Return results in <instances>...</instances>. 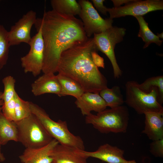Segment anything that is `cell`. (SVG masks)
I'll return each mask as SVG.
<instances>
[{
	"label": "cell",
	"instance_id": "34",
	"mask_svg": "<svg viewBox=\"0 0 163 163\" xmlns=\"http://www.w3.org/2000/svg\"><path fill=\"white\" fill-rule=\"evenodd\" d=\"M157 37L159 38H161L162 39L163 38V32L161 33L160 34H159L158 33H157Z\"/></svg>",
	"mask_w": 163,
	"mask_h": 163
},
{
	"label": "cell",
	"instance_id": "6",
	"mask_svg": "<svg viewBox=\"0 0 163 163\" xmlns=\"http://www.w3.org/2000/svg\"><path fill=\"white\" fill-rule=\"evenodd\" d=\"M15 122L18 130V142L26 148L43 147L53 139L32 113L24 119Z\"/></svg>",
	"mask_w": 163,
	"mask_h": 163
},
{
	"label": "cell",
	"instance_id": "33",
	"mask_svg": "<svg viewBox=\"0 0 163 163\" xmlns=\"http://www.w3.org/2000/svg\"><path fill=\"white\" fill-rule=\"evenodd\" d=\"M1 147V145L0 143V161L3 162L5 160V158L2 152Z\"/></svg>",
	"mask_w": 163,
	"mask_h": 163
},
{
	"label": "cell",
	"instance_id": "24",
	"mask_svg": "<svg viewBox=\"0 0 163 163\" xmlns=\"http://www.w3.org/2000/svg\"><path fill=\"white\" fill-rule=\"evenodd\" d=\"M8 32L4 26L0 24V70L6 64L8 57L10 46Z\"/></svg>",
	"mask_w": 163,
	"mask_h": 163
},
{
	"label": "cell",
	"instance_id": "30",
	"mask_svg": "<svg viewBox=\"0 0 163 163\" xmlns=\"http://www.w3.org/2000/svg\"><path fill=\"white\" fill-rule=\"evenodd\" d=\"M93 5L100 12L104 15H107L108 9L104 5V0H92Z\"/></svg>",
	"mask_w": 163,
	"mask_h": 163
},
{
	"label": "cell",
	"instance_id": "3",
	"mask_svg": "<svg viewBox=\"0 0 163 163\" xmlns=\"http://www.w3.org/2000/svg\"><path fill=\"white\" fill-rule=\"evenodd\" d=\"M30 107L32 113L37 117L50 135L59 144L78 150H85L82 139L69 131L66 121H54L43 109L30 102Z\"/></svg>",
	"mask_w": 163,
	"mask_h": 163
},
{
	"label": "cell",
	"instance_id": "20",
	"mask_svg": "<svg viewBox=\"0 0 163 163\" xmlns=\"http://www.w3.org/2000/svg\"><path fill=\"white\" fill-rule=\"evenodd\" d=\"M53 10L61 14L75 16L79 15L81 8L75 0H51Z\"/></svg>",
	"mask_w": 163,
	"mask_h": 163
},
{
	"label": "cell",
	"instance_id": "13",
	"mask_svg": "<svg viewBox=\"0 0 163 163\" xmlns=\"http://www.w3.org/2000/svg\"><path fill=\"white\" fill-rule=\"evenodd\" d=\"M59 142L53 139L46 145L37 148H26L19 156L22 163H53L51 154Z\"/></svg>",
	"mask_w": 163,
	"mask_h": 163
},
{
	"label": "cell",
	"instance_id": "25",
	"mask_svg": "<svg viewBox=\"0 0 163 163\" xmlns=\"http://www.w3.org/2000/svg\"><path fill=\"white\" fill-rule=\"evenodd\" d=\"M14 98L15 121L24 119L32 114L30 107V102L21 99L17 92L15 94Z\"/></svg>",
	"mask_w": 163,
	"mask_h": 163
},
{
	"label": "cell",
	"instance_id": "10",
	"mask_svg": "<svg viewBox=\"0 0 163 163\" xmlns=\"http://www.w3.org/2000/svg\"><path fill=\"white\" fill-rule=\"evenodd\" d=\"M163 9L162 0H133L124 6L108 8V12L109 18L113 19L127 15L142 16L150 12Z\"/></svg>",
	"mask_w": 163,
	"mask_h": 163
},
{
	"label": "cell",
	"instance_id": "26",
	"mask_svg": "<svg viewBox=\"0 0 163 163\" xmlns=\"http://www.w3.org/2000/svg\"><path fill=\"white\" fill-rule=\"evenodd\" d=\"M2 82L4 85L2 99L5 104L14 98L16 92L15 89L16 81L13 77L8 75L4 78Z\"/></svg>",
	"mask_w": 163,
	"mask_h": 163
},
{
	"label": "cell",
	"instance_id": "1",
	"mask_svg": "<svg viewBox=\"0 0 163 163\" xmlns=\"http://www.w3.org/2000/svg\"><path fill=\"white\" fill-rule=\"evenodd\" d=\"M34 25L36 29H40L44 41L43 74L57 72L62 53L73 44L88 38L81 19L53 10L45 11Z\"/></svg>",
	"mask_w": 163,
	"mask_h": 163
},
{
	"label": "cell",
	"instance_id": "4",
	"mask_svg": "<svg viewBox=\"0 0 163 163\" xmlns=\"http://www.w3.org/2000/svg\"><path fill=\"white\" fill-rule=\"evenodd\" d=\"M129 117L127 108L123 105L106 109L96 115L91 113L86 116L85 121L102 133H125L128 126Z\"/></svg>",
	"mask_w": 163,
	"mask_h": 163
},
{
	"label": "cell",
	"instance_id": "36",
	"mask_svg": "<svg viewBox=\"0 0 163 163\" xmlns=\"http://www.w3.org/2000/svg\"></svg>",
	"mask_w": 163,
	"mask_h": 163
},
{
	"label": "cell",
	"instance_id": "12",
	"mask_svg": "<svg viewBox=\"0 0 163 163\" xmlns=\"http://www.w3.org/2000/svg\"><path fill=\"white\" fill-rule=\"evenodd\" d=\"M79 152L87 158L92 157L107 163H127L124 158L123 150L116 146L106 143L100 145L95 151L88 152L78 150Z\"/></svg>",
	"mask_w": 163,
	"mask_h": 163
},
{
	"label": "cell",
	"instance_id": "35",
	"mask_svg": "<svg viewBox=\"0 0 163 163\" xmlns=\"http://www.w3.org/2000/svg\"><path fill=\"white\" fill-rule=\"evenodd\" d=\"M127 163H137L135 160L128 161Z\"/></svg>",
	"mask_w": 163,
	"mask_h": 163
},
{
	"label": "cell",
	"instance_id": "32",
	"mask_svg": "<svg viewBox=\"0 0 163 163\" xmlns=\"http://www.w3.org/2000/svg\"><path fill=\"white\" fill-rule=\"evenodd\" d=\"M3 92L0 91V112L2 111V107L4 104V101L2 99Z\"/></svg>",
	"mask_w": 163,
	"mask_h": 163
},
{
	"label": "cell",
	"instance_id": "18",
	"mask_svg": "<svg viewBox=\"0 0 163 163\" xmlns=\"http://www.w3.org/2000/svg\"><path fill=\"white\" fill-rule=\"evenodd\" d=\"M10 141L18 142V132L14 121L7 119L0 112V143L4 145Z\"/></svg>",
	"mask_w": 163,
	"mask_h": 163
},
{
	"label": "cell",
	"instance_id": "5",
	"mask_svg": "<svg viewBox=\"0 0 163 163\" xmlns=\"http://www.w3.org/2000/svg\"><path fill=\"white\" fill-rule=\"evenodd\" d=\"M139 85L133 80L126 82L124 102L139 114L149 112L163 113V107L158 101L157 88H153L149 92H146L140 88Z\"/></svg>",
	"mask_w": 163,
	"mask_h": 163
},
{
	"label": "cell",
	"instance_id": "17",
	"mask_svg": "<svg viewBox=\"0 0 163 163\" xmlns=\"http://www.w3.org/2000/svg\"><path fill=\"white\" fill-rule=\"evenodd\" d=\"M145 127L142 133L152 141L163 138V113H145Z\"/></svg>",
	"mask_w": 163,
	"mask_h": 163
},
{
	"label": "cell",
	"instance_id": "19",
	"mask_svg": "<svg viewBox=\"0 0 163 163\" xmlns=\"http://www.w3.org/2000/svg\"><path fill=\"white\" fill-rule=\"evenodd\" d=\"M56 75L61 88L59 96L69 95L72 96L76 99L84 93L81 86L74 80L58 73Z\"/></svg>",
	"mask_w": 163,
	"mask_h": 163
},
{
	"label": "cell",
	"instance_id": "15",
	"mask_svg": "<svg viewBox=\"0 0 163 163\" xmlns=\"http://www.w3.org/2000/svg\"><path fill=\"white\" fill-rule=\"evenodd\" d=\"M75 104L83 116H86L92 111L97 113L106 109V104L99 93L84 92L76 99Z\"/></svg>",
	"mask_w": 163,
	"mask_h": 163
},
{
	"label": "cell",
	"instance_id": "31",
	"mask_svg": "<svg viewBox=\"0 0 163 163\" xmlns=\"http://www.w3.org/2000/svg\"><path fill=\"white\" fill-rule=\"evenodd\" d=\"M133 0H111L113 2L114 8H117L121 6V5L124 4H126Z\"/></svg>",
	"mask_w": 163,
	"mask_h": 163
},
{
	"label": "cell",
	"instance_id": "23",
	"mask_svg": "<svg viewBox=\"0 0 163 163\" xmlns=\"http://www.w3.org/2000/svg\"><path fill=\"white\" fill-rule=\"evenodd\" d=\"M140 88L146 92H149L154 88H157L158 92V101L161 104L163 102V76L152 77L146 79L139 85Z\"/></svg>",
	"mask_w": 163,
	"mask_h": 163
},
{
	"label": "cell",
	"instance_id": "29",
	"mask_svg": "<svg viewBox=\"0 0 163 163\" xmlns=\"http://www.w3.org/2000/svg\"><path fill=\"white\" fill-rule=\"evenodd\" d=\"M97 50H94L91 52V55L93 61L95 66L98 67L104 68V59L97 53Z\"/></svg>",
	"mask_w": 163,
	"mask_h": 163
},
{
	"label": "cell",
	"instance_id": "14",
	"mask_svg": "<svg viewBox=\"0 0 163 163\" xmlns=\"http://www.w3.org/2000/svg\"><path fill=\"white\" fill-rule=\"evenodd\" d=\"M31 91L35 96L45 94L59 95L61 86L56 75L54 74H43L32 84Z\"/></svg>",
	"mask_w": 163,
	"mask_h": 163
},
{
	"label": "cell",
	"instance_id": "2",
	"mask_svg": "<svg viewBox=\"0 0 163 163\" xmlns=\"http://www.w3.org/2000/svg\"><path fill=\"white\" fill-rule=\"evenodd\" d=\"M95 50L93 38L73 44L62 53L57 72L75 80L84 92L99 93L107 88V82L93 61L91 53Z\"/></svg>",
	"mask_w": 163,
	"mask_h": 163
},
{
	"label": "cell",
	"instance_id": "28",
	"mask_svg": "<svg viewBox=\"0 0 163 163\" xmlns=\"http://www.w3.org/2000/svg\"><path fill=\"white\" fill-rule=\"evenodd\" d=\"M150 152L157 157H163V138L152 141L150 144Z\"/></svg>",
	"mask_w": 163,
	"mask_h": 163
},
{
	"label": "cell",
	"instance_id": "27",
	"mask_svg": "<svg viewBox=\"0 0 163 163\" xmlns=\"http://www.w3.org/2000/svg\"><path fill=\"white\" fill-rule=\"evenodd\" d=\"M2 111L7 119L11 121H15L14 98L7 103L3 104Z\"/></svg>",
	"mask_w": 163,
	"mask_h": 163
},
{
	"label": "cell",
	"instance_id": "8",
	"mask_svg": "<svg viewBox=\"0 0 163 163\" xmlns=\"http://www.w3.org/2000/svg\"><path fill=\"white\" fill-rule=\"evenodd\" d=\"M81 9L78 15L83 25L88 38L94 34L103 32L113 27V20L110 18L104 19L99 15L92 4L88 0H79Z\"/></svg>",
	"mask_w": 163,
	"mask_h": 163
},
{
	"label": "cell",
	"instance_id": "22",
	"mask_svg": "<svg viewBox=\"0 0 163 163\" xmlns=\"http://www.w3.org/2000/svg\"><path fill=\"white\" fill-rule=\"evenodd\" d=\"M138 22L139 26V30L138 36L141 37L145 44L144 49L148 47L152 43H155L160 46L162 43L163 40H161L155 34L149 27L148 24L144 19L142 16L134 17Z\"/></svg>",
	"mask_w": 163,
	"mask_h": 163
},
{
	"label": "cell",
	"instance_id": "21",
	"mask_svg": "<svg viewBox=\"0 0 163 163\" xmlns=\"http://www.w3.org/2000/svg\"><path fill=\"white\" fill-rule=\"evenodd\" d=\"M99 94L105 102L107 107L114 108L123 105L124 102L120 87L115 85L101 90Z\"/></svg>",
	"mask_w": 163,
	"mask_h": 163
},
{
	"label": "cell",
	"instance_id": "16",
	"mask_svg": "<svg viewBox=\"0 0 163 163\" xmlns=\"http://www.w3.org/2000/svg\"><path fill=\"white\" fill-rule=\"evenodd\" d=\"M78 150L58 144L51 154L53 163H88V158L82 155Z\"/></svg>",
	"mask_w": 163,
	"mask_h": 163
},
{
	"label": "cell",
	"instance_id": "9",
	"mask_svg": "<svg viewBox=\"0 0 163 163\" xmlns=\"http://www.w3.org/2000/svg\"><path fill=\"white\" fill-rule=\"evenodd\" d=\"M37 34L31 37L28 53L21 58L25 73H31L34 77L42 72L44 59V43L41 30L36 29Z\"/></svg>",
	"mask_w": 163,
	"mask_h": 163
},
{
	"label": "cell",
	"instance_id": "11",
	"mask_svg": "<svg viewBox=\"0 0 163 163\" xmlns=\"http://www.w3.org/2000/svg\"><path fill=\"white\" fill-rule=\"evenodd\" d=\"M37 19L36 12L30 10L11 27L8 32L10 46L18 45L22 43L29 44L31 39V30Z\"/></svg>",
	"mask_w": 163,
	"mask_h": 163
},
{
	"label": "cell",
	"instance_id": "7",
	"mask_svg": "<svg viewBox=\"0 0 163 163\" xmlns=\"http://www.w3.org/2000/svg\"><path fill=\"white\" fill-rule=\"evenodd\" d=\"M126 31L124 28L113 26L101 33L94 34L93 38L97 50L104 53L110 60L116 79L122 75V71L117 63L114 50L116 44L123 40Z\"/></svg>",
	"mask_w": 163,
	"mask_h": 163
}]
</instances>
